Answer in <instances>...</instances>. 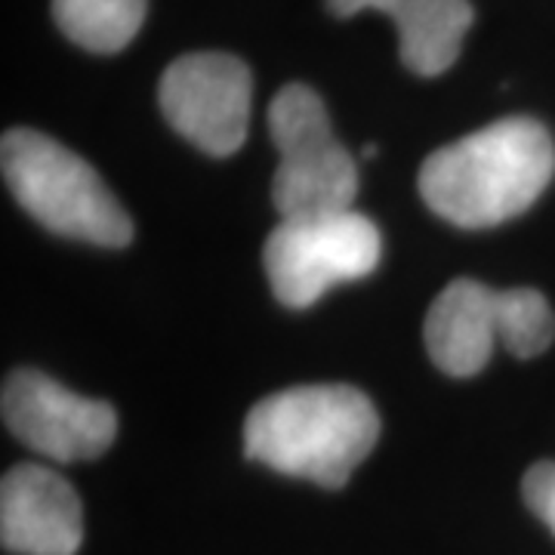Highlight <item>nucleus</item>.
Instances as JSON below:
<instances>
[{
    "instance_id": "f257e3e1",
    "label": "nucleus",
    "mask_w": 555,
    "mask_h": 555,
    "mask_svg": "<svg viewBox=\"0 0 555 555\" xmlns=\"http://www.w3.org/2000/svg\"><path fill=\"white\" fill-rule=\"evenodd\" d=\"M555 177V142L534 118H503L433 152L420 167L426 207L460 229L525 214Z\"/></svg>"
},
{
    "instance_id": "f03ea898",
    "label": "nucleus",
    "mask_w": 555,
    "mask_h": 555,
    "mask_svg": "<svg viewBox=\"0 0 555 555\" xmlns=\"http://www.w3.org/2000/svg\"><path fill=\"white\" fill-rule=\"evenodd\" d=\"M377 438V408L343 383L284 389L254 404L244 420L247 460L334 491L374 451Z\"/></svg>"
},
{
    "instance_id": "7ed1b4c3",
    "label": "nucleus",
    "mask_w": 555,
    "mask_h": 555,
    "mask_svg": "<svg viewBox=\"0 0 555 555\" xmlns=\"http://www.w3.org/2000/svg\"><path fill=\"white\" fill-rule=\"evenodd\" d=\"M3 182L43 229L96 247H127L133 219L102 177L47 133L16 127L0 139Z\"/></svg>"
},
{
    "instance_id": "20e7f679",
    "label": "nucleus",
    "mask_w": 555,
    "mask_h": 555,
    "mask_svg": "<svg viewBox=\"0 0 555 555\" xmlns=\"http://www.w3.org/2000/svg\"><path fill=\"white\" fill-rule=\"evenodd\" d=\"M269 137L278 149L272 204L281 219L352 210L358 164L334 137L331 115L312 87L287 83L269 105Z\"/></svg>"
},
{
    "instance_id": "39448f33",
    "label": "nucleus",
    "mask_w": 555,
    "mask_h": 555,
    "mask_svg": "<svg viewBox=\"0 0 555 555\" xmlns=\"http://www.w3.org/2000/svg\"><path fill=\"white\" fill-rule=\"evenodd\" d=\"M379 257V229L358 210L281 219L262 247L272 294L287 309H309L331 287L371 275Z\"/></svg>"
},
{
    "instance_id": "423d86ee",
    "label": "nucleus",
    "mask_w": 555,
    "mask_h": 555,
    "mask_svg": "<svg viewBox=\"0 0 555 555\" xmlns=\"http://www.w3.org/2000/svg\"><path fill=\"white\" fill-rule=\"evenodd\" d=\"M158 102L179 137L204 155L229 158L247 139L254 75L232 53H185L167 65Z\"/></svg>"
},
{
    "instance_id": "0eeeda50",
    "label": "nucleus",
    "mask_w": 555,
    "mask_h": 555,
    "mask_svg": "<svg viewBox=\"0 0 555 555\" xmlns=\"http://www.w3.org/2000/svg\"><path fill=\"white\" fill-rule=\"evenodd\" d=\"M0 411L22 444L60 463L102 456L118 436V414L108 401L78 396L40 371L10 374Z\"/></svg>"
},
{
    "instance_id": "6e6552de",
    "label": "nucleus",
    "mask_w": 555,
    "mask_h": 555,
    "mask_svg": "<svg viewBox=\"0 0 555 555\" xmlns=\"http://www.w3.org/2000/svg\"><path fill=\"white\" fill-rule=\"evenodd\" d=\"M0 540L7 553L75 555L83 540L78 491L47 466H13L0 481Z\"/></svg>"
},
{
    "instance_id": "1a4fd4ad",
    "label": "nucleus",
    "mask_w": 555,
    "mask_h": 555,
    "mask_svg": "<svg viewBox=\"0 0 555 555\" xmlns=\"http://www.w3.org/2000/svg\"><path fill=\"white\" fill-rule=\"evenodd\" d=\"M500 343V291L476 278L451 281L426 315V352L438 371L473 377Z\"/></svg>"
},
{
    "instance_id": "9d476101",
    "label": "nucleus",
    "mask_w": 555,
    "mask_h": 555,
    "mask_svg": "<svg viewBox=\"0 0 555 555\" xmlns=\"http://www.w3.org/2000/svg\"><path fill=\"white\" fill-rule=\"evenodd\" d=\"M337 20L358 16L361 10H379L396 22L401 40V62L420 75H444L456 60L476 10L469 0H324Z\"/></svg>"
},
{
    "instance_id": "9b49d317",
    "label": "nucleus",
    "mask_w": 555,
    "mask_h": 555,
    "mask_svg": "<svg viewBox=\"0 0 555 555\" xmlns=\"http://www.w3.org/2000/svg\"><path fill=\"white\" fill-rule=\"evenodd\" d=\"M149 0H53V20L90 53H120L145 22Z\"/></svg>"
},
{
    "instance_id": "f8f14e48",
    "label": "nucleus",
    "mask_w": 555,
    "mask_h": 555,
    "mask_svg": "<svg viewBox=\"0 0 555 555\" xmlns=\"http://www.w3.org/2000/svg\"><path fill=\"white\" fill-rule=\"evenodd\" d=\"M555 339V312L540 291H500V343L516 358L543 356Z\"/></svg>"
},
{
    "instance_id": "ddd939ff",
    "label": "nucleus",
    "mask_w": 555,
    "mask_h": 555,
    "mask_svg": "<svg viewBox=\"0 0 555 555\" xmlns=\"http://www.w3.org/2000/svg\"><path fill=\"white\" fill-rule=\"evenodd\" d=\"M521 494H525L528 509H531V513H534V516L555 534V463L553 460L534 463V466L525 473Z\"/></svg>"
},
{
    "instance_id": "4468645a",
    "label": "nucleus",
    "mask_w": 555,
    "mask_h": 555,
    "mask_svg": "<svg viewBox=\"0 0 555 555\" xmlns=\"http://www.w3.org/2000/svg\"><path fill=\"white\" fill-rule=\"evenodd\" d=\"M361 155H364V158H374V155H377V145H374V142H367Z\"/></svg>"
}]
</instances>
